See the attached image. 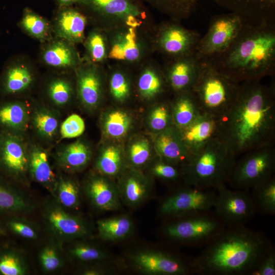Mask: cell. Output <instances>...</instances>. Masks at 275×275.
<instances>
[{
	"mask_svg": "<svg viewBox=\"0 0 275 275\" xmlns=\"http://www.w3.org/2000/svg\"><path fill=\"white\" fill-rule=\"evenodd\" d=\"M261 80L240 83L233 103L217 118L218 138L236 157L273 145L275 87Z\"/></svg>",
	"mask_w": 275,
	"mask_h": 275,
	"instance_id": "6da1fadb",
	"label": "cell"
},
{
	"mask_svg": "<svg viewBox=\"0 0 275 275\" xmlns=\"http://www.w3.org/2000/svg\"><path fill=\"white\" fill-rule=\"evenodd\" d=\"M201 60L238 83L272 75L275 71V23L244 21L226 50Z\"/></svg>",
	"mask_w": 275,
	"mask_h": 275,
	"instance_id": "7a4b0ae2",
	"label": "cell"
},
{
	"mask_svg": "<svg viewBox=\"0 0 275 275\" xmlns=\"http://www.w3.org/2000/svg\"><path fill=\"white\" fill-rule=\"evenodd\" d=\"M272 244L245 225L226 227L193 259L194 273L251 275Z\"/></svg>",
	"mask_w": 275,
	"mask_h": 275,
	"instance_id": "3957f363",
	"label": "cell"
},
{
	"mask_svg": "<svg viewBox=\"0 0 275 275\" xmlns=\"http://www.w3.org/2000/svg\"><path fill=\"white\" fill-rule=\"evenodd\" d=\"M236 157L215 138L192 153L182 167L185 184L201 189H216L228 182Z\"/></svg>",
	"mask_w": 275,
	"mask_h": 275,
	"instance_id": "277c9868",
	"label": "cell"
},
{
	"mask_svg": "<svg viewBox=\"0 0 275 275\" xmlns=\"http://www.w3.org/2000/svg\"><path fill=\"white\" fill-rule=\"evenodd\" d=\"M240 85L201 60L200 72L191 92L202 113L218 118L233 103Z\"/></svg>",
	"mask_w": 275,
	"mask_h": 275,
	"instance_id": "5b68a950",
	"label": "cell"
},
{
	"mask_svg": "<svg viewBox=\"0 0 275 275\" xmlns=\"http://www.w3.org/2000/svg\"><path fill=\"white\" fill-rule=\"evenodd\" d=\"M171 218L163 227L164 236L195 247L205 246L226 227L213 210Z\"/></svg>",
	"mask_w": 275,
	"mask_h": 275,
	"instance_id": "8992f818",
	"label": "cell"
},
{
	"mask_svg": "<svg viewBox=\"0 0 275 275\" xmlns=\"http://www.w3.org/2000/svg\"><path fill=\"white\" fill-rule=\"evenodd\" d=\"M235 161L228 180L237 189H249L273 176L275 171L273 145L248 152Z\"/></svg>",
	"mask_w": 275,
	"mask_h": 275,
	"instance_id": "52a82bcc",
	"label": "cell"
},
{
	"mask_svg": "<svg viewBox=\"0 0 275 275\" xmlns=\"http://www.w3.org/2000/svg\"><path fill=\"white\" fill-rule=\"evenodd\" d=\"M78 4L98 19L121 27L138 28L147 16L139 0H80Z\"/></svg>",
	"mask_w": 275,
	"mask_h": 275,
	"instance_id": "ba28073f",
	"label": "cell"
},
{
	"mask_svg": "<svg viewBox=\"0 0 275 275\" xmlns=\"http://www.w3.org/2000/svg\"><path fill=\"white\" fill-rule=\"evenodd\" d=\"M244 21L231 12L218 14L211 19L208 30L201 36L195 50L201 60L219 53L232 43Z\"/></svg>",
	"mask_w": 275,
	"mask_h": 275,
	"instance_id": "9c48e42d",
	"label": "cell"
},
{
	"mask_svg": "<svg viewBox=\"0 0 275 275\" xmlns=\"http://www.w3.org/2000/svg\"><path fill=\"white\" fill-rule=\"evenodd\" d=\"M215 190L213 210L226 227L244 225L257 213L249 189L231 190L222 184Z\"/></svg>",
	"mask_w": 275,
	"mask_h": 275,
	"instance_id": "30bf717a",
	"label": "cell"
},
{
	"mask_svg": "<svg viewBox=\"0 0 275 275\" xmlns=\"http://www.w3.org/2000/svg\"><path fill=\"white\" fill-rule=\"evenodd\" d=\"M215 189H201L187 184L162 200L160 213L171 218L213 210L216 198Z\"/></svg>",
	"mask_w": 275,
	"mask_h": 275,
	"instance_id": "8fae6325",
	"label": "cell"
},
{
	"mask_svg": "<svg viewBox=\"0 0 275 275\" xmlns=\"http://www.w3.org/2000/svg\"><path fill=\"white\" fill-rule=\"evenodd\" d=\"M132 262L140 271L153 275H187L194 273L193 259H186L163 250L138 252Z\"/></svg>",
	"mask_w": 275,
	"mask_h": 275,
	"instance_id": "7c38bea8",
	"label": "cell"
},
{
	"mask_svg": "<svg viewBox=\"0 0 275 275\" xmlns=\"http://www.w3.org/2000/svg\"><path fill=\"white\" fill-rule=\"evenodd\" d=\"M173 21L162 24L157 30L155 44L157 49L168 59L177 58L195 52L201 37L195 31Z\"/></svg>",
	"mask_w": 275,
	"mask_h": 275,
	"instance_id": "4fadbf2b",
	"label": "cell"
},
{
	"mask_svg": "<svg viewBox=\"0 0 275 275\" xmlns=\"http://www.w3.org/2000/svg\"><path fill=\"white\" fill-rule=\"evenodd\" d=\"M168 59L165 77L169 86L177 94L191 91L201 66V60L195 52Z\"/></svg>",
	"mask_w": 275,
	"mask_h": 275,
	"instance_id": "5bb4252c",
	"label": "cell"
},
{
	"mask_svg": "<svg viewBox=\"0 0 275 275\" xmlns=\"http://www.w3.org/2000/svg\"><path fill=\"white\" fill-rule=\"evenodd\" d=\"M245 22L275 23V0H210Z\"/></svg>",
	"mask_w": 275,
	"mask_h": 275,
	"instance_id": "9a60e30c",
	"label": "cell"
},
{
	"mask_svg": "<svg viewBox=\"0 0 275 275\" xmlns=\"http://www.w3.org/2000/svg\"><path fill=\"white\" fill-rule=\"evenodd\" d=\"M40 59L45 66L59 70L76 68L81 64L74 44L57 37L43 43Z\"/></svg>",
	"mask_w": 275,
	"mask_h": 275,
	"instance_id": "2e32d148",
	"label": "cell"
},
{
	"mask_svg": "<svg viewBox=\"0 0 275 275\" xmlns=\"http://www.w3.org/2000/svg\"><path fill=\"white\" fill-rule=\"evenodd\" d=\"M108 47V57L127 62H136L142 59L144 47L137 28L121 27L112 38Z\"/></svg>",
	"mask_w": 275,
	"mask_h": 275,
	"instance_id": "e0dca14e",
	"label": "cell"
},
{
	"mask_svg": "<svg viewBox=\"0 0 275 275\" xmlns=\"http://www.w3.org/2000/svg\"><path fill=\"white\" fill-rule=\"evenodd\" d=\"M2 78V88L7 94H15L28 90L35 80L33 63L20 57L11 59L7 64Z\"/></svg>",
	"mask_w": 275,
	"mask_h": 275,
	"instance_id": "ac0fdd59",
	"label": "cell"
},
{
	"mask_svg": "<svg viewBox=\"0 0 275 275\" xmlns=\"http://www.w3.org/2000/svg\"><path fill=\"white\" fill-rule=\"evenodd\" d=\"M178 130L184 144L191 154L218 137L217 118L202 113L188 125Z\"/></svg>",
	"mask_w": 275,
	"mask_h": 275,
	"instance_id": "d6986e66",
	"label": "cell"
},
{
	"mask_svg": "<svg viewBox=\"0 0 275 275\" xmlns=\"http://www.w3.org/2000/svg\"><path fill=\"white\" fill-rule=\"evenodd\" d=\"M87 19L79 11L65 7L57 15L52 24L56 37L72 44L82 42Z\"/></svg>",
	"mask_w": 275,
	"mask_h": 275,
	"instance_id": "ffe728a7",
	"label": "cell"
},
{
	"mask_svg": "<svg viewBox=\"0 0 275 275\" xmlns=\"http://www.w3.org/2000/svg\"><path fill=\"white\" fill-rule=\"evenodd\" d=\"M155 146L158 155L166 162L174 165L181 163L183 166L191 155L175 126L160 132L155 139Z\"/></svg>",
	"mask_w": 275,
	"mask_h": 275,
	"instance_id": "44dd1931",
	"label": "cell"
},
{
	"mask_svg": "<svg viewBox=\"0 0 275 275\" xmlns=\"http://www.w3.org/2000/svg\"><path fill=\"white\" fill-rule=\"evenodd\" d=\"M81 64L76 68L78 96L84 105L93 107L98 104L101 97V78L95 64Z\"/></svg>",
	"mask_w": 275,
	"mask_h": 275,
	"instance_id": "7402d4cb",
	"label": "cell"
},
{
	"mask_svg": "<svg viewBox=\"0 0 275 275\" xmlns=\"http://www.w3.org/2000/svg\"><path fill=\"white\" fill-rule=\"evenodd\" d=\"M87 191L93 204L101 210H115L120 206L118 190L103 178L92 179L88 185Z\"/></svg>",
	"mask_w": 275,
	"mask_h": 275,
	"instance_id": "603a6c76",
	"label": "cell"
},
{
	"mask_svg": "<svg viewBox=\"0 0 275 275\" xmlns=\"http://www.w3.org/2000/svg\"><path fill=\"white\" fill-rule=\"evenodd\" d=\"M177 94L172 107L173 123L176 127L182 129L188 125L202 113L191 91Z\"/></svg>",
	"mask_w": 275,
	"mask_h": 275,
	"instance_id": "cb8c5ba5",
	"label": "cell"
},
{
	"mask_svg": "<svg viewBox=\"0 0 275 275\" xmlns=\"http://www.w3.org/2000/svg\"><path fill=\"white\" fill-rule=\"evenodd\" d=\"M19 27L27 35L42 43L51 39L52 25L46 18L26 8L18 22Z\"/></svg>",
	"mask_w": 275,
	"mask_h": 275,
	"instance_id": "d4e9b609",
	"label": "cell"
},
{
	"mask_svg": "<svg viewBox=\"0 0 275 275\" xmlns=\"http://www.w3.org/2000/svg\"><path fill=\"white\" fill-rule=\"evenodd\" d=\"M251 196L256 212L273 215L275 214V178L273 176L255 185Z\"/></svg>",
	"mask_w": 275,
	"mask_h": 275,
	"instance_id": "484cf974",
	"label": "cell"
},
{
	"mask_svg": "<svg viewBox=\"0 0 275 275\" xmlns=\"http://www.w3.org/2000/svg\"><path fill=\"white\" fill-rule=\"evenodd\" d=\"M97 224L99 236L107 241L124 239L130 234L133 228L132 221L125 215L101 219Z\"/></svg>",
	"mask_w": 275,
	"mask_h": 275,
	"instance_id": "4316f807",
	"label": "cell"
},
{
	"mask_svg": "<svg viewBox=\"0 0 275 275\" xmlns=\"http://www.w3.org/2000/svg\"><path fill=\"white\" fill-rule=\"evenodd\" d=\"M1 157L5 166L15 172H22L26 168L27 159L20 142L13 136L5 138L1 147Z\"/></svg>",
	"mask_w": 275,
	"mask_h": 275,
	"instance_id": "83f0119b",
	"label": "cell"
},
{
	"mask_svg": "<svg viewBox=\"0 0 275 275\" xmlns=\"http://www.w3.org/2000/svg\"><path fill=\"white\" fill-rule=\"evenodd\" d=\"M119 191L120 199L130 206H136L147 197L149 187L147 182L136 175L128 176Z\"/></svg>",
	"mask_w": 275,
	"mask_h": 275,
	"instance_id": "f1b7e54d",
	"label": "cell"
},
{
	"mask_svg": "<svg viewBox=\"0 0 275 275\" xmlns=\"http://www.w3.org/2000/svg\"><path fill=\"white\" fill-rule=\"evenodd\" d=\"M172 20L186 19L195 9L198 0H146Z\"/></svg>",
	"mask_w": 275,
	"mask_h": 275,
	"instance_id": "f546056e",
	"label": "cell"
},
{
	"mask_svg": "<svg viewBox=\"0 0 275 275\" xmlns=\"http://www.w3.org/2000/svg\"><path fill=\"white\" fill-rule=\"evenodd\" d=\"M85 40L86 54L89 63L93 64L100 63L108 57L107 41L101 31H91Z\"/></svg>",
	"mask_w": 275,
	"mask_h": 275,
	"instance_id": "4dcf8cb0",
	"label": "cell"
},
{
	"mask_svg": "<svg viewBox=\"0 0 275 275\" xmlns=\"http://www.w3.org/2000/svg\"><path fill=\"white\" fill-rule=\"evenodd\" d=\"M49 219L57 230L65 235L77 236L86 233L85 227L79 219L62 210L52 211L49 214Z\"/></svg>",
	"mask_w": 275,
	"mask_h": 275,
	"instance_id": "1f68e13d",
	"label": "cell"
},
{
	"mask_svg": "<svg viewBox=\"0 0 275 275\" xmlns=\"http://www.w3.org/2000/svg\"><path fill=\"white\" fill-rule=\"evenodd\" d=\"M164 79L154 68L145 69L140 76L138 87L141 95L147 98H153L164 89Z\"/></svg>",
	"mask_w": 275,
	"mask_h": 275,
	"instance_id": "d6a6232c",
	"label": "cell"
},
{
	"mask_svg": "<svg viewBox=\"0 0 275 275\" xmlns=\"http://www.w3.org/2000/svg\"><path fill=\"white\" fill-rule=\"evenodd\" d=\"M27 120L28 113L22 104L10 103L0 107V123L4 126L14 129L21 128Z\"/></svg>",
	"mask_w": 275,
	"mask_h": 275,
	"instance_id": "836d02e7",
	"label": "cell"
},
{
	"mask_svg": "<svg viewBox=\"0 0 275 275\" xmlns=\"http://www.w3.org/2000/svg\"><path fill=\"white\" fill-rule=\"evenodd\" d=\"M131 120L129 115L122 111H115L105 118L104 128L106 134L112 138L124 136L129 129Z\"/></svg>",
	"mask_w": 275,
	"mask_h": 275,
	"instance_id": "e575fe53",
	"label": "cell"
},
{
	"mask_svg": "<svg viewBox=\"0 0 275 275\" xmlns=\"http://www.w3.org/2000/svg\"><path fill=\"white\" fill-rule=\"evenodd\" d=\"M122 164L121 151L117 147L112 146L103 151L97 161V167L101 173L114 176L119 173Z\"/></svg>",
	"mask_w": 275,
	"mask_h": 275,
	"instance_id": "d590c367",
	"label": "cell"
},
{
	"mask_svg": "<svg viewBox=\"0 0 275 275\" xmlns=\"http://www.w3.org/2000/svg\"><path fill=\"white\" fill-rule=\"evenodd\" d=\"M90 158V152L84 143L77 141L68 145L61 154V160L68 167L78 168L85 166Z\"/></svg>",
	"mask_w": 275,
	"mask_h": 275,
	"instance_id": "8d00e7d4",
	"label": "cell"
},
{
	"mask_svg": "<svg viewBox=\"0 0 275 275\" xmlns=\"http://www.w3.org/2000/svg\"><path fill=\"white\" fill-rule=\"evenodd\" d=\"M31 169L35 179L38 182L46 183L54 176L49 166L47 155L42 150L35 148L31 156Z\"/></svg>",
	"mask_w": 275,
	"mask_h": 275,
	"instance_id": "74e56055",
	"label": "cell"
},
{
	"mask_svg": "<svg viewBox=\"0 0 275 275\" xmlns=\"http://www.w3.org/2000/svg\"><path fill=\"white\" fill-rule=\"evenodd\" d=\"M47 93L53 103L58 105H63L71 99L73 94V88L67 79L57 78L49 82Z\"/></svg>",
	"mask_w": 275,
	"mask_h": 275,
	"instance_id": "f35d334b",
	"label": "cell"
},
{
	"mask_svg": "<svg viewBox=\"0 0 275 275\" xmlns=\"http://www.w3.org/2000/svg\"><path fill=\"white\" fill-rule=\"evenodd\" d=\"M111 93L117 100L122 101L129 95L130 85L126 76L121 72H114L109 82Z\"/></svg>",
	"mask_w": 275,
	"mask_h": 275,
	"instance_id": "ab89813d",
	"label": "cell"
},
{
	"mask_svg": "<svg viewBox=\"0 0 275 275\" xmlns=\"http://www.w3.org/2000/svg\"><path fill=\"white\" fill-rule=\"evenodd\" d=\"M171 118L172 119V114H170L168 107L164 104H159L151 113L150 126L153 130L160 132L170 127Z\"/></svg>",
	"mask_w": 275,
	"mask_h": 275,
	"instance_id": "60d3db41",
	"label": "cell"
},
{
	"mask_svg": "<svg viewBox=\"0 0 275 275\" xmlns=\"http://www.w3.org/2000/svg\"><path fill=\"white\" fill-rule=\"evenodd\" d=\"M34 122L38 131L46 137L52 136L57 130V120L52 115L45 112L36 113Z\"/></svg>",
	"mask_w": 275,
	"mask_h": 275,
	"instance_id": "b9f144b4",
	"label": "cell"
},
{
	"mask_svg": "<svg viewBox=\"0 0 275 275\" xmlns=\"http://www.w3.org/2000/svg\"><path fill=\"white\" fill-rule=\"evenodd\" d=\"M85 129L84 120L79 115L73 114L62 123L61 134L63 138H74L81 135Z\"/></svg>",
	"mask_w": 275,
	"mask_h": 275,
	"instance_id": "7bdbcfd3",
	"label": "cell"
},
{
	"mask_svg": "<svg viewBox=\"0 0 275 275\" xmlns=\"http://www.w3.org/2000/svg\"><path fill=\"white\" fill-rule=\"evenodd\" d=\"M150 146L146 140H140L133 143L129 151V160L135 166H141L146 163L150 156Z\"/></svg>",
	"mask_w": 275,
	"mask_h": 275,
	"instance_id": "ee69618b",
	"label": "cell"
},
{
	"mask_svg": "<svg viewBox=\"0 0 275 275\" xmlns=\"http://www.w3.org/2000/svg\"><path fill=\"white\" fill-rule=\"evenodd\" d=\"M59 199L66 207L76 206L78 201V190L74 183L71 181H62L59 188Z\"/></svg>",
	"mask_w": 275,
	"mask_h": 275,
	"instance_id": "f6af8a7d",
	"label": "cell"
},
{
	"mask_svg": "<svg viewBox=\"0 0 275 275\" xmlns=\"http://www.w3.org/2000/svg\"><path fill=\"white\" fill-rule=\"evenodd\" d=\"M25 206V202L22 198L0 186L1 210H19Z\"/></svg>",
	"mask_w": 275,
	"mask_h": 275,
	"instance_id": "bcb514c9",
	"label": "cell"
},
{
	"mask_svg": "<svg viewBox=\"0 0 275 275\" xmlns=\"http://www.w3.org/2000/svg\"><path fill=\"white\" fill-rule=\"evenodd\" d=\"M275 274V250L273 246L262 257L251 275Z\"/></svg>",
	"mask_w": 275,
	"mask_h": 275,
	"instance_id": "7dc6e473",
	"label": "cell"
},
{
	"mask_svg": "<svg viewBox=\"0 0 275 275\" xmlns=\"http://www.w3.org/2000/svg\"><path fill=\"white\" fill-rule=\"evenodd\" d=\"M152 170L155 176L166 180L175 181L181 174L174 164L167 162L156 163Z\"/></svg>",
	"mask_w": 275,
	"mask_h": 275,
	"instance_id": "c3c4849f",
	"label": "cell"
},
{
	"mask_svg": "<svg viewBox=\"0 0 275 275\" xmlns=\"http://www.w3.org/2000/svg\"><path fill=\"white\" fill-rule=\"evenodd\" d=\"M0 272L5 275H20L23 273V269L16 257L6 255L0 259Z\"/></svg>",
	"mask_w": 275,
	"mask_h": 275,
	"instance_id": "681fc988",
	"label": "cell"
},
{
	"mask_svg": "<svg viewBox=\"0 0 275 275\" xmlns=\"http://www.w3.org/2000/svg\"><path fill=\"white\" fill-rule=\"evenodd\" d=\"M72 253L77 258L86 261L101 259L105 256L98 249L86 245L77 246L72 250Z\"/></svg>",
	"mask_w": 275,
	"mask_h": 275,
	"instance_id": "f907efd6",
	"label": "cell"
},
{
	"mask_svg": "<svg viewBox=\"0 0 275 275\" xmlns=\"http://www.w3.org/2000/svg\"><path fill=\"white\" fill-rule=\"evenodd\" d=\"M41 260L44 268L49 271L56 269L60 264V261L56 252L50 248H47L43 251L41 255Z\"/></svg>",
	"mask_w": 275,
	"mask_h": 275,
	"instance_id": "816d5d0a",
	"label": "cell"
},
{
	"mask_svg": "<svg viewBox=\"0 0 275 275\" xmlns=\"http://www.w3.org/2000/svg\"><path fill=\"white\" fill-rule=\"evenodd\" d=\"M11 228L19 235L29 238L36 237L34 230L29 226L20 222H13L10 223Z\"/></svg>",
	"mask_w": 275,
	"mask_h": 275,
	"instance_id": "f5cc1de1",
	"label": "cell"
},
{
	"mask_svg": "<svg viewBox=\"0 0 275 275\" xmlns=\"http://www.w3.org/2000/svg\"><path fill=\"white\" fill-rule=\"evenodd\" d=\"M59 4L64 7H68L76 3H79L80 0H56Z\"/></svg>",
	"mask_w": 275,
	"mask_h": 275,
	"instance_id": "db71d44e",
	"label": "cell"
}]
</instances>
